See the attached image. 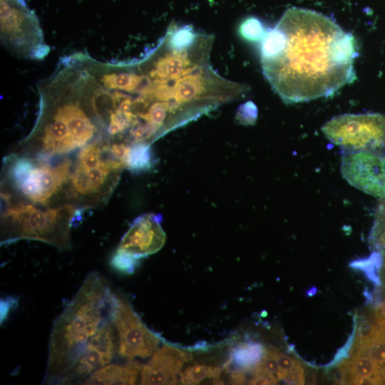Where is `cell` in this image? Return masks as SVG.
Here are the masks:
<instances>
[{
	"instance_id": "22",
	"label": "cell",
	"mask_w": 385,
	"mask_h": 385,
	"mask_svg": "<svg viewBox=\"0 0 385 385\" xmlns=\"http://www.w3.org/2000/svg\"><path fill=\"white\" fill-rule=\"evenodd\" d=\"M18 304V299L15 297H7L1 299V324L8 317L10 310Z\"/></svg>"
},
{
	"instance_id": "10",
	"label": "cell",
	"mask_w": 385,
	"mask_h": 385,
	"mask_svg": "<svg viewBox=\"0 0 385 385\" xmlns=\"http://www.w3.org/2000/svg\"><path fill=\"white\" fill-rule=\"evenodd\" d=\"M125 166L123 162L111 154L109 146L104 157L96 165L87 168L77 164L71 176L73 195L100 197L111 189L113 182L117 181L120 170Z\"/></svg>"
},
{
	"instance_id": "4",
	"label": "cell",
	"mask_w": 385,
	"mask_h": 385,
	"mask_svg": "<svg viewBox=\"0 0 385 385\" xmlns=\"http://www.w3.org/2000/svg\"><path fill=\"white\" fill-rule=\"evenodd\" d=\"M1 36L3 43L15 54L34 59L46 56L37 16L24 0H1Z\"/></svg>"
},
{
	"instance_id": "16",
	"label": "cell",
	"mask_w": 385,
	"mask_h": 385,
	"mask_svg": "<svg viewBox=\"0 0 385 385\" xmlns=\"http://www.w3.org/2000/svg\"><path fill=\"white\" fill-rule=\"evenodd\" d=\"M279 367L281 379L291 384H303L304 372L302 365L293 358L274 349Z\"/></svg>"
},
{
	"instance_id": "11",
	"label": "cell",
	"mask_w": 385,
	"mask_h": 385,
	"mask_svg": "<svg viewBox=\"0 0 385 385\" xmlns=\"http://www.w3.org/2000/svg\"><path fill=\"white\" fill-rule=\"evenodd\" d=\"M160 221V216L154 214L138 217L123 237L117 250L140 259L158 251L165 241Z\"/></svg>"
},
{
	"instance_id": "13",
	"label": "cell",
	"mask_w": 385,
	"mask_h": 385,
	"mask_svg": "<svg viewBox=\"0 0 385 385\" xmlns=\"http://www.w3.org/2000/svg\"><path fill=\"white\" fill-rule=\"evenodd\" d=\"M142 366L137 361L125 364L106 365L93 372L83 384H134Z\"/></svg>"
},
{
	"instance_id": "14",
	"label": "cell",
	"mask_w": 385,
	"mask_h": 385,
	"mask_svg": "<svg viewBox=\"0 0 385 385\" xmlns=\"http://www.w3.org/2000/svg\"><path fill=\"white\" fill-rule=\"evenodd\" d=\"M265 348L258 342H240L232 348L226 367L232 371L252 372L261 362Z\"/></svg>"
},
{
	"instance_id": "19",
	"label": "cell",
	"mask_w": 385,
	"mask_h": 385,
	"mask_svg": "<svg viewBox=\"0 0 385 385\" xmlns=\"http://www.w3.org/2000/svg\"><path fill=\"white\" fill-rule=\"evenodd\" d=\"M140 262V258L116 250L111 258V265L116 270L124 274H132Z\"/></svg>"
},
{
	"instance_id": "3",
	"label": "cell",
	"mask_w": 385,
	"mask_h": 385,
	"mask_svg": "<svg viewBox=\"0 0 385 385\" xmlns=\"http://www.w3.org/2000/svg\"><path fill=\"white\" fill-rule=\"evenodd\" d=\"M73 210L71 205L46 211L30 204L12 206L4 215L10 225L9 237L6 241L29 239L66 248L70 245Z\"/></svg>"
},
{
	"instance_id": "1",
	"label": "cell",
	"mask_w": 385,
	"mask_h": 385,
	"mask_svg": "<svg viewBox=\"0 0 385 385\" xmlns=\"http://www.w3.org/2000/svg\"><path fill=\"white\" fill-rule=\"evenodd\" d=\"M357 56L351 34L302 8L287 9L262 39L263 74L286 103L327 97L353 82Z\"/></svg>"
},
{
	"instance_id": "5",
	"label": "cell",
	"mask_w": 385,
	"mask_h": 385,
	"mask_svg": "<svg viewBox=\"0 0 385 385\" xmlns=\"http://www.w3.org/2000/svg\"><path fill=\"white\" fill-rule=\"evenodd\" d=\"M325 137L342 148L343 154L365 150L385 138V116L379 113L343 114L322 128Z\"/></svg>"
},
{
	"instance_id": "18",
	"label": "cell",
	"mask_w": 385,
	"mask_h": 385,
	"mask_svg": "<svg viewBox=\"0 0 385 385\" xmlns=\"http://www.w3.org/2000/svg\"><path fill=\"white\" fill-rule=\"evenodd\" d=\"M369 240L375 247L385 249V198L377 203Z\"/></svg>"
},
{
	"instance_id": "15",
	"label": "cell",
	"mask_w": 385,
	"mask_h": 385,
	"mask_svg": "<svg viewBox=\"0 0 385 385\" xmlns=\"http://www.w3.org/2000/svg\"><path fill=\"white\" fill-rule=\"evenodd\" d=\"M222 369L205 364H195L185 369L180 374L182 384H198L205 380L219 381Z\"/></svg>"
},
{
	"instance_id": "12",
	"label": "cell",
	"mask_w": 385,
	"mask_h": 385,
	"mask_svg": "<svg viewBox=\"0 0 385 385\" xmlns=\"http://www.w3.org/2000/svg\"><path fill=\"white\" fill-rule=\"evenodd\" d=\"M190 359V354L187 352L164 345L156 350L151 359L142 366L140 384H175L184 364Z\"/></svg>"
},
{
	"instance_id": "7",
	"label": "cell",
	"mask_w": 385,
	"mask_h": 385,
	"mask_svg": "<svg viewBox=\"0 0 385 385\" xmlns=\"http://www.w3.org/2000/svg\"><path fill=\"white\" fill-rule=\"evenodd\" d=\"M71 166L70 160H65L52 168L46 165H36L27 158H19L11 166L10 175L16 186L28 199L47 205L66 182Z\"/></svg>"
},
{
	"instance_id": "17",
	"label": "cell",
	"mask_w": 385,
	"mask_h": 385,
	"mask_svg": "<svg viewBox=\"0 0 385 385\" xmlns=\"http://www.w3.org/2000/svg\"><path fill=\"white\" fill-rule=\"evenodd\" d=\"M152 153L150 143H136L130 146L126 166L132 170H145L151 167Z\"/></svg>"
},
{
	"instance_id": "21",
	"label": "cell",
	"mask_w": 385,
	"mask_h": 385,
	"mask_svg": "<svg viewBox=\"0 0 385 385\" xmlns=\"http://www.w3.org/2000/svg\"><path fill=\"white\" fill-rule=\"evenodd\" d=\"M260 365L268 371L277 382L282 381L279 367L274 354V349L265 348V354Z\"/></svg>"
},
{
	"instance_id": "2",
	"label": "cell",
	"mask_w": 385,
	"mask_h": 385,
	"mask_svg": "<svg viewBox=\"0 0 385 385\" xmlns=\"http://www.w3.org/2000/svg\"><path fill=\"white\" fill-rule=\"evenodd\" d=\"M115 296L101 275H88L53 322L45 382L60 383L73 368L91 339L110 320Z\"/></svg>"
},
{
	"instance_id": "8",
	"label": "cell",
	"mask_w": 385,
	"mask_h": 385,
	"mask_svg": "<svg viewBox=\"0 0 385 385\" xmlns=\"http://www.w3.org/2000/svg\"><path fill=\"white\" fill-rule=\"evenodd\" d=\"M341 172L353 187L385 198V138L372 148L343 154Z\"/></svg>"
},
{
	"instance_id": "6",
	"label": "cell",
	"mask_w": 385,
	"mask_h": 385,
	"mask_svg": "<svg viewBox=\"0 0 385 385\" xmlns=\"http://www.w3.org/2000/svg\"><path fill=\"white\" fill-rule=\"evenodd\" d=\"M110 319L118 332L119 355L133 359L150 356L156 351L159 337L144 324L120 294H115Z\"/></svg>"
},
{
	"instance_id": "23",
	"label": "cell",
	"mask_w": 385,
	"mask_h": 385,
	"mask_svg": "<svg viewBox=\"0 0 385 385\" xmlns=\"http://www.w3.org/2000/svg\"><path fill=\"white\" fill-rule=\"evenodd\" d=\"M372 316L376 324L385 327V302L374 308Z\"/></svg>"
},
{
	"instance_id": "20",
	"label": "cell",
	"mask_w": 385,
	"mask_h": 385,
	"mask_svg": "<svg viewBox=\"0 0 385 385\" xmlns=\"http://www.w3.org/2000/svg\"><path fill=\"white\" fill-rule=\"evenodd\" d=\"M241 35L250 41H257L262 38L265 31L262 22L255 17L245 19L240 27Z\"/></svg>"
},
{
	"instance_id": "9",
	"label": "cell",
	"mask_w": 385,
	"mask_h": 385,
	"mask_svg": "<svg viewBox=\"0 0 385 385\" xmlns=\"http://www.w3.org/2000/svg\"><path fill=\"white\" fill-rule=\"evenodd\" d=\"M114 331L115 327L111 320L105 322L91 339L76 365L60 383L71 384L82 381L97 369L107 365L113 359L116 351Z\"/></svg>"
}]
</instances>
